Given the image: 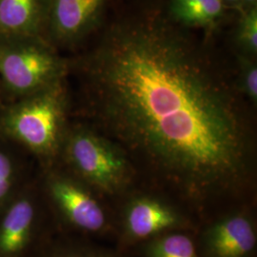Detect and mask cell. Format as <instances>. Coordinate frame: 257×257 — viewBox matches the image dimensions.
Returning a JSON list of instances; mask_svg holds the SVG:
<instances>
[{
	"label": "cell",
	"mask_w": 257,
	"mask_h": 257,
	"mask_svg": "<svg viewBox=\"0 0 257 257\" xmlns=\"http://www.w3.org/2000/svg\"><path fill=\"white\" fill-rule=\"evenodd\" d=\"M58 160L92 191L106 195L126 192L137 174L119 148L88 124H69Z\"/></svg>",
	"instance_id": "obj_3"
},
{
	"label": "cell",
	"mask_w": 257,
	"mask_h": 257,
	"mask_svg": "<svg viewBox=\"0 0 257 257\" xmlns=\"http://www.w3.org/2000/svg\"><path fill=\"white\" fill-rule=\"evenodd\" d=\"M10 146V142L0 138V210L25 183L20 159Z\"/></svg>",
	"instance_id": "obj_11"
},
{
	"label": "cell",
	"mask_w": 257,
	"mask_h": 257,
	"mask_svg": "<svg viewBox=\"0 0 257 257\" xmlns=\"http://www.w3.org/2000/svg\"><path fill=\"white\" fill-rule=\"evenodd\" d=\"M224 8L222 0H195L169 15L183 27H207L221 18Z\"/></svg>",
	"instance_id": "obj_13"
},
{
	"label": "cell",
	"mask_w": 257,
	"mask_h": 257,
	"mask_svg": "<svg viewBox=\"0 0 257 257\" xmlns=\"http://www.w3.org/2000/svg\"><path fill=\"white\" fill-rule=\"evenodd\" d=\"M243 7L244 10L257 7V0H243Z\"/></svg>",
	"instance_id": "obj_19"
},
{
	"label": "cell",
	"mask_w": 257,
	"mask_h": 257,
	"mask_svg": "<svg viewBox=\"0 0 257 257\" xmlns=\"http://www.w3.org/2000/svg\"><path fill=\"white\" fill-rule=\"evenodd\" d=\"M239 92L246 96L252 104L257 102V65L255 57L249 55H238Z\"/></svg>",
	"instance_id": "obj_15"
},
{
	"label": "cell",
	"mask_w": 257,
	"mask_h": 257,
	"mask_svg": "<svg viewBox=\"0 0 257 257\" xmlns=\"http://www.w3.org/2000/svg\"><path fill=\"white\" fill-rule=\"evenodd\" d=\"M256 230L245 214L229 215L215 222L202 235L205 257H252L256 248Z\"/></svg>",
	"instance_id": "obj_9"
},
{
	"label": "cell",
	"mask_w": 257,
	"mask_h": 257,
	"mask_svg": "<svg viewBox=\"0 0 257 257\" xmlns=\"http://www.w3.org/2000/svg\"><path fill=\"white\" fill-rule=\"evenodd\" d=\"M40 214L35 187L23 184L0 210V257H20L26 251Z\"/></svg>",
	"instance_id": "obj_6"
},
{
	"label": "cell",
	"mask_w": 257,
	"mask_h": 257,
	"mask_svg": "<svg viewBox=\"0 0 257 257\" xmlns=\"http://www.w3.org/2000/svg\"><path fill=\"white\" fill-rule=\"evenodd\" d=\"M92 128L196 206L253 181L254 138L237 86L162 10L114 20L79 66Z\"/></svg>",
	"instance_id": "obj_1"
},
{
	"label": "cell",
	"mask_w": 257,
	"mask_h": 257,
	"mask_svg": "<svg viewBox=\"0 0 257 257\" xmlns=\"http://www.w3.org/2000/svg\"><path fill=\"white\" fill-rule=\"evenodd\" d=\"M1 92H2V91H1V85H0V93H1Z\"/></svg>",
	"instance_id": "obj_20"
},
{
	"label": "cell",
	"mask_w": 257,
	"mask_h": 257,
	"mask_svg": "<svg viewBox=\"0 0 257 257\" xmlns=\"http://www.w3.org/2000/svg\"><path fill=\"white\" fill-rule=\"evenodd\" d=\"M65 80L0 108V138L36 156L45 168L55 165L69 126Z\"/></svg>",
	"instance_id": "obj_2"
},
{
	"label": "cell",
	"mask_w": 257,
	"mask_h": 257,
	"mask_svg": "<svg viewBox=\"0 0 257 257\" xmlns=\"http://www.w3.org/2000/svg\"><path fill=\"white\" fill-rule=\"evenodd\" d=\"M145 257H200L196 245L188 234L171 231L147 241Z\"/></svg>",
	"instance_id": "obj_12"
},
{
	"label": "cell",
	"mask_w": 257,
	"mask_h": 257,
	"mask_svg": "<svg viewBox=\"0 0 257 257\" xmlns=\"http://www.w3.org/2000/svg\"><path fill=\"white\" fill-rule=\"evenodd\" d=\"M195 0H170L169 12H175L176 10L181 9L185 6L192 4Z\"/></svg>",
	"instance_id": "obj_17"
},
{
	"label": "cell",
	"mask_w": 257,
	"mask_h": 257,
	"mask_svg": "<svg viewBox=\"0 0 257 257\" xmlns=\"http://www.w3.org/2000/svg\"><path fill=\"white\" fill-rule=\"evenodd\" d=\"M241 54L255 57L257 54V7L244 10L236 32Z\"/></svg>",
	"instance_id": "obj_14"
},
{
	"label": "cell",
	"mask_w": 257,
	"mask_h": 257,
	"mask_svg": "<svg viewBox=\"0 0 257 257\" xmlns=\"http://www.w3.org/2000/svg\"><path fill=\"white\" fill-rule=\"evenodd\" d=\"M69 65L43 37L0 38V85L11 101L63 81Z\"/></svg>",
	"instance_id": "obj_4"
},
{
	"label": "cell",
	"mask_w": 257,
	"mask_h": 257,
	"mask_svg": "<svg viewBox=\"0 0 257 257\" xmlns=\"http://www.w3.org/2000/svg\"><path fill=\"white\" fill-rule=\"evenodd\" d=\"M49 0H0V38L42 37Z\"/></svg>",
	"instance_id": "obj_10"
},
{
	"label": "cell",
	"mask_w": 257,
	"mask_h": 257,
	"mask_svg": "<svg viewBox=\"0 0 257 257\" xmlns=\"http://www.w3.org/2000/svg\"><path fill=\"white\" fill-rule=\"evenodd\" d=\"M47 196L67 225L85 233L99 234L109 229L107 215L93 191L67 171L45 168Z\"/></svg>",
	"instance_id": "obj_5"
},
{
	"label": "cell",
	"mask_w": 257,
	"mask_h": 257,
	"mask_svg": "<svg viewBox=\"0 0 257 257\" xmlns=\"http://www.w3.org/2000/svg\"><path fill=\"white\" fill-rule=\"evenodd\" d=\"M188 223L166 203L138 196L127 205L123 219V240L128 244L147 242L158 235L185 229Z\"/></svg>",
	"instance_id": "obj_7"
},
{
	"label": "cell",
	"mask_w": 257,
	"mask_h": 257,
	"mask_svg": "<svg viewBox=\"0 0 257 257\" xmlns=\"http://www.w3.org/2000/svg\"><path fill=\"white\" fill-rule=\"evenodd\" d=\"M225 7H243V0H222Z\"/></svg>",
	"instance_id": "obj_18"
},
{
	"label": "cell",
	"mask_w": 257,
	"mask_h": 257,
	"mask_svg": "<svg viewBox=\"0 0 257 257\" xmlns=\"http://www.w3.org/2000/svg\"><path fill=\"white\" fill-rule=\"evenodd\" d=\"M107 0H49L46 31L55 42L73 44L98 26Z\"/></svg>",
	"instance_id": "obj_8"
},
{
	"label": "cell",
	"mask_w": 257,
	"mask_h": 257,
	"mask_svg": "<svg viewBox=\"0 0 257 257\" xmlns=\"http://www.w3.org/2000/svg\"><path fill=\"white\" fill-rule=\"evenodd\" d=\"M47 257H120L99 248H64L56 249Z\"/></svg>",
	"instance_id": "obj_16"
}]
</instances>
